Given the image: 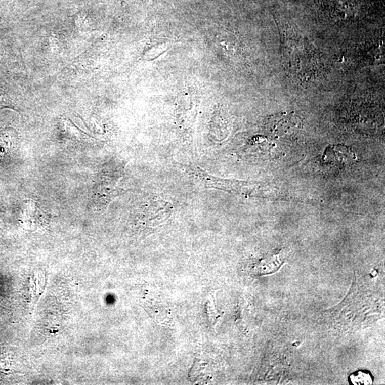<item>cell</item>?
Returning a JSON list of instances; mask_svg holds the SVG:
<instances>
[{"instance_id":"1","label":"cell","mask_w":385,"mask_h":385,"mask_svg":"<svg viewBox=\"0 0 385 385\" xmlns=\"http://www.w3.org/2000/svg\"><path fill=\"white\" fill-rule=\"evenodd\" d=\"M300 119L292 115L279 114L273 116L270 119L268 126L273 134L279 137H285L287 134H292L297 132L300 128Z\"/></svg>"},{"instance_id":"2","label":"cell","mask_w":385,"mask_h":385,"mask_svg":"<svg viewBox=\"0 0 385 385\" xmlns=\"http://www.w3.org/2000/svg\"><path fill=\"white\" fill-rule=\"evenodd\" d=\"M281 254L271 256L266 259H262L256 264L254 271L258 273H270L275 272L283 264Z\"/></svg>"},{"instance_id":"3","label":"cell","mask_w":385,"mask_h":385,"mask_svg":"<svg viewBox=\"0 0 385 385\" xmlns=\"http://www.w3.org/2000/svg\"><path fill=\"white\" fill-rule=\"evenodd\" d=\"M205 313L210 326L215 327L223 315L218 309L215 296H210L205 303Z\"/></svg>"},{"instance_id":"4","label":"cell","mask_w":385,"mask_h":385,"mask_svg":"<svg viewBox=\"0 0 385 385\" xmlns=\"http://www.w3.org/2000/svg\"><path fill=\"white\" fill-rule=\"evenodd\" d=\"M353 384H372V377L370 374L367 372L359 371L357 373L352 374L350 377Z\"/></svg>"}]
</instances>
